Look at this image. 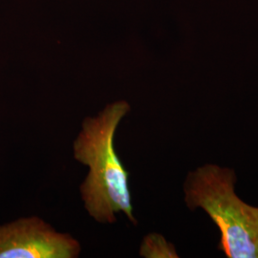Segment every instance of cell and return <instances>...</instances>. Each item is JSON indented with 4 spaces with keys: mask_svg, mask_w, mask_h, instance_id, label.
<instances>
[{
    "mask_svg": "<svg viewBox=\"0 0 258 258\" xmlns=\"http://www.w3.org/2000/svg\"><path fill=\"white\" fill-rule=\"evenodd\" d=\"M131 110L126 101L108 103L98 115L86 117L73 142L74 159L88 167L80 185L84 209L100 224H114L122 212L137 226L129 189V173L121 164L114 146L116 131Z\"/></svg>",
    "mask_w": 258,
    "mask_h": 258,
    "instance_id": "obj_1",
    "label": "cell"
},
{
    "mask_svg": "<svg viewBox=\"0 0 258 258\" xmlns=\"http://www.w3.org/2000/svg\"><path fill=\"white\" fill-rule=\"evenodd\" d=\"M230 167L205 164L184 183L187 209H202L221 232L219 249L229 258H258V208L241 200Z\"/></svg>",
    "mask_w": 258,
    "mask_h": 258,
    "instance_id": "obj_2",
    "label": "cell"
},
{
    "mask_svg": "<svg viewBox=\"0 0 258 258\" xmlns=\"http://www.w3.org/2000/svg\"><path fill=\"white\" fill-rule=\"evenodd\" d=\"M81 243L38 216L0 225V258H77Z\"/></svg>",
    "mask_w": 258,
    "mask_h": 258,
    "instance_id": "obj_3",
    "label": "cell"
},
{
    "mask_svg": "<svg viewBox=\"0 0 258 258\" xmlns=\"http://www.w3.org/2000/svg\"><path fill=\"white\" fill-rule=\"evenodd\" d=\"M140 256L145 258H178L175 246L160 233L147 234L141 243Z\"/></svg>",
    "mask_w": 258,
    "mask_h": 258,
    "instance_id": "obj_4",
    "label": "cell"
}]
</instances>
